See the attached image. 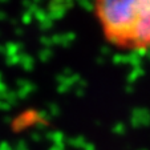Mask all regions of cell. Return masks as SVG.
<instances>
[{"label":"cell","mask_w":150,"mask_h":150,"mask_svg":"<svg viewBox=\"0 0 150 150\" xmlns=\"http://www.w3.org/2000/svg\"><path fill=\"white\" fill-rule=\"evenodd\" d=\"M105 40L122 51L150 48V0H94Z\"/></svg>","instance_id":"obj_1"}]
</instances>
